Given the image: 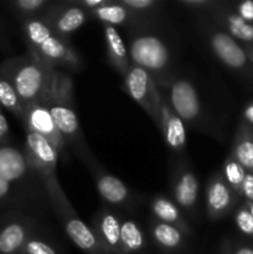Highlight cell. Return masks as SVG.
Returning a JSON list of instances; mask_svg holds the SVG:
<instances>
[{
	"instance_id": "1",
	"label": "cell",
	"mask_w": 253,
	"mask_h": 254,
	"mask_svg": "<svg viewBox=\"0 0 253 254\" xmlns=\"http://www.w3.org/2000/svg\"><path fill=\"white\" fill-rule=\"evenodd\" d=\"M49 109L69 150L86 165L94 159L84 139L73 103V83L64 72L55 69L47 93L41 101Z\"/></svg>"
},
{
	"instance_id": "2",
	"label": "cell",
	"mask_w": 253,
	"mask_h": 254,
	"mask_svg": "<svg viewBox=\"0 0 253 254\" xmlns=\"http://www.w3.org/2000/svg\"><path fill=\"white\" fill-rule=\"evenodd\" d=\"M55 69L32 51L6 59L0 64V71L11 82L24 108L41 102L47 93Z\"/></svg>"
},
{
	"instance_id": "3",
	"label": "cell",
	"mask_w": 253,
	"mask_h": 254,
	"mask_svg": "<svg viewBox=\"0 0 253 254\" xmlns=\"http://www.w3.org/2000/svg\"><path fill=\"white\" fill-rule=\"evenodd\" d=\"M21 30L27 50L54 68L63 67L77 72L83 62L68 40L57 36L40 17L21 20Z\"/></svg>"
},
{
	"instance_id": "4",
	"label": "cell",
	"mask_w": 253,
	"mask_h": 254,
	"mask_svg": "<svg viewBox=\"0 0 253 254\" xmlns=\"http://www.w3.org/2000/svg\"><path fill=\"white\" fill-rule=\"evenodd\" d=\"M44 186L49 203L69 240L86 254H109L101 246L92 227L87 226L77 215L64 193L57 175L46 179V181H44Z\"/></svg>"
},
{
	"instance_id": "5",
	"label": "cell",
	"mask_w": 253,
	"mask_h": 254,
	"mask_svg": "<svg viewBox=\"0 0 253 254\" xmlns=\"http://www.w3.org/2000/svg\"><path fill=\"white\" fill-rule=\"evenodd\" d=\"M128 52L131 64L145 69L158 87L173 78L170 74L173 64L170 47L159 35L151 31L131 32Z\"/></svg>"
},
{
	"instance_id": "6",
	"label": "cell",
	"mask_w": 253,
	"mask_h": 254,
	"mask_svg": "<svg viewBox=\"0 0 253 254\" xmlns=\"http://www.w3.org/2000/svg\"><path fill=\"white\" fill-rule=\"evenodd\" d=\"M0 176L16 188L31 206L40 205L42 198H47L41 179L30 165L24 149L15 143L0 144Z\"/></svg>"
},
{
	"instance_id": "7",
	"label": "cell",
	"mask_w": 253,
	"mask_h": 254,
	"mask_svg": "<svg viewBox=\"0 0 253 254\" xmlns=\"http://www.w3.org/2000/svg\"><path fill=\"white\" fill-rule=\"evenodd\" d=\"M166 94L171 109L185 124L191 127H202L203 109L195 86L189 79L171 78L168 83L158 87Z\"/></svg>"
},
{
	"instance_id": "8",
	"label": "cell",
	"mask_w": 253,
	"mask_h": 254,
	"mask_svg": "<svg viewBox=\"0 0 253 254\" xmlns=\"http://www.w3.org/2000/svg\"><path fill=\"white\" fill-rule=\"evenodd\" d=\"M123 79V88L126 94L150 116L159 128L161 92L150 74L141 67L131 64Z\"/></svg>"
},
{
	"instance_id": "9",
	"label": "cell",
	"mask_w": 253,
	"mask_h": 254,
	"mask_svg": "<svg viewBox=\"0 0 253 254\" xmlns=\"http://www.w3.org/2000/svg\"><path fill=\"white\" fill-rule=\"evenodd\" d=\"M40 227L39 220L29 213L12 211L0 216V254H21Z\"/></svg>"
},
{
	"instance_id": "10",
	"label": "cell",
	"mask_w": 253,
	"mask_h": 254,
	"mask_svg": "<svg viewBox=\"0 0 253 254\" xmlns=\"http://www.w3.org/2000/svg\"><path fill=\"white\" fill-rule=\"evenodd\" d=\"M200 27L205 34L208 46L218 60L228 68L245 71L248 67V57L245 49L232 36L216 26L208 17H200Z\"/></svg>"
},
{
	"instance_id": "11",
	"label": "cell",
	"mask_w": 253,
	"mask_h": 254,
	"mask_svg": "<svg viewBox=\"0 0 253 254\" xmlns=\"http://www.w3.org/2000/svg\"><path fill=\"white\" fill-rule=\"evenodd\" d=\"M198 191L200 184L195 171L185 159H181L173 169L171 192L173 201L178 205L184 216H188L189 220L197 218Z\"/></svg>"
},
{
	"instance_id": "12",
	"label": "cell",
	"mask_w": 253,
	"mask_h": 254,
	"mask_svg": "<svg viewBox=\"0 0 253 254\" xmlns=\"http://www.w3.org/2000/svg\"><path fill=\"white\" fill-rule=\"evenodd\" d=\"M24 129L39 134L42 138L46 139L55 150L57 151L59 156H62L64 161L68 160V146L64 141L63 136L60 133L56 123L52 119L49 109L41 102L29 104L25 107V117L22 122Z\"/></svg>"
},
{
	"instance_id": "13",
	"label": "cell",
	"mask_w": 253,
	"mask_h": 254,
	"mask_svg": "<svg viewBox=\"0 0 253 254\" xmlns=\"http://www.w3.org/2000/svg\"><path fill=\"white\" fill-rule=\"evenodd\" d=\"M40 19L57 35L64 40L88 20H91L89 14L86 10L76 6L68 0H62L60 2H54L47 7L46 11L40 16Z\"/></svg>"
},
{
	"instance_id": "14",
	"label": "cell",
	"mask_w": 253,
	"mask_h": 254,
	"mask_svg": "<svg viewBox=\"0 0 253 254\" xmlns=\"http://www.w3.org/2000/svg\"><path fill=\"white\" fill-rule=\"evenodd\" d=\"M86 166L92 174L98 195L107 205L117 207V206H129L133 202V196L128 186L121 179L104 170L96 158L87 163Z\"/></svg>"
},
{
	"instance_id": "15",
	"label": "cell",
	"mask_w": 253,
	"mask_h": 254,
	"mask_svg": "<svg viewBox=\"0 0 253 254\" xmlns=\"http://www.w3.org/2000/svg\"><path fill=\"white\" fill-rule=\"evenodd\" d=\"M22 149L30 165L36 171L41 181L44 178L56 174L60 156L46 139L25 129V143Z\"/></svg>"
},
{
	"instance_id": "16",
	"label": "cell",
	"mask_w": 253,
	"mask_h": 254,
	"mask_svg": "<svg viewBox=\"0 0 253 254\" xmlns=\"http://www.w3.org/2000/svg\"><path fill=\"white\" fill-rule=\"evenodd\" d=\"M240 196L227 185L221 173L208 179L205 191L206 212L211 221H220L227 216L237 203Z\"/></svg>"
},
{
	"instance_id": "17",
	"label": "cell",
	"mask_w": 253,
	"mask_h": 254,
	"mask_svg": "<svg viewBox=\"0 0 253 254\" xmlns=\"http://www.w3.org/2000/svg\"><path fill=\"white\" fill-rule=\"evenodd\" d=\"M205 12L216 26L227 32L236 41L238 40L246 45L253 44V24L238 16L226 2L215 1V4Z\"/></svg>"
},
{
	"instance_id": "18",
	"label": "cell",
	"mask_w": 253,
	"mask_h": 254,
	"mask_svg": "<svg viewBox=\"0 0 253 254\" xmlns=\"http://www.w3.org/2000/svg\"><path fill=\"white\" fill-rule=\"evenodd\" d=\"M161 92L160 102V129L164 141L171 153L175 155H184L186 148V127L185 123L171 109L165 94Z\"/></svg>"
},
{
	"instance_id": "19",
	"label": "cell",
	"mask_w": 253,
	"mask_h": 254,
	"mask_svg": "<svg viewBox=\"0 0 253 254\" xmlns=\"http://www.w3.org/2000/svg\"><path fill=\"white\" fill-rule=\"evenodd\" d=\"M92 230L102 247L109 254H124L121 242V217L103 207L93 218Z\"/></svg>"
},
{
	"instance_id": "20",
	"label": "cell",
	"mask_w": 253,
	"mask_h": 254,
	"mask_svg": "<svg viewBox=\"0 0 253 254\" xmlns=\"http://www.w3.org/2000/svg\"><path fill=\"white\" fill-rule=\"evenodd\" d=\"M150 210L155 220L179 228L186 236H192L193 230L188 218L170 197L165 195L154 196L150 202Z\"/></svg>"
},
{
	"instance_id": "21",
	"label": "cell",
	"mask_w": 253,
	"mask_h": 254,
	"mask_svg": "<svg viewBox=\"0 0 253 254\" xmlns=\"http://www.w3.org/2000/svg\"><path fill=\"white\" fill-rule=\"evenodd\" d=\"M103 29L109 64L124 77L131 64L128 47L124 44V40L122 39L117 27L111 26V25H103Z\"/></svg>"
},
{
	"instance_id": "22",
	"label": "cell",
	"mask_w": 253,
	"mask_h": 254,
	"mask_svg": "<svg viewBox=\"0 0 253 254\" xmlns=\"http://www.w3.org/2000/svg\"><path fill=\"white\" fill-rule=\"evenodd\" d=\"M149 231L155 245L165 253H176L183 250L188 237L179 228L160 222L155 218L150 221Z\"/></svg>"
},
{
	"instance_id": "23",
	"label": "cell",
	"mask_w": 253,
	"mask_h": 254,
	"mask_svg": "<svg viewBox=\"0 0 253 254\" xmlns=\"http://www.w3.org/2000/svg\"><path fill=\"white\" fill-rule=\"evenodd\" d=\"M231 154L247 173L253 175V129L243 121L238 126Z\"/></svg>"
},
{
	"instance_id": "24",
	"label": "cell",
	"mask_w": 253,
	"mask_h": 254,
	"mask_svg": "<svg viewBox=\"0 0 253 254\" xmlns=\"http://www.w3.org/2000/svg\"><path fill=\"white\" fill-rule=\"evenodd\" d=\"M91 20L101 21L103 25H111V26H119V25H126L131 21H135L136 15L129 11L126 6L121 2V0H109L108 4L94 9L88 12Z\"/></svg>"
},
{
	"instance_id": "25",
	"label": "cell",
	"mask_w": 253,
	"mask_h": 254,
	"mask_svg": "<svg viewBox=\"0 0 253 254\" xmlns=\"http://www.w3.org/2000/svg\"><path fill=\"white\" fill-rule=\"evenodd\" d=\"M121 242L124 254H136L145 250V232L133 218L121 217Z\"/></svg>"
},
{
	"instance_id": "26",
	"label": "cell",
	"mask_w": 253,
	"mask_h": 254,
	"mask_svg": "<svg viewBox=\"0 0 253 254\" xmlns=\"http://www.w3.org/2000/svg\"><path fill=\"white\" fill-rule=\"evenodd\" d=\"M32 206L16 188L0 176V216L12 211L26 212Z\"/></svg>"
},
{
	"instance_id": "27",
	"label": "cell",
	"mask_w": 253,
	"mask_h": 254,
	"mask_svg": "<svg viewBox=\"0 0 253 254\" xmlns=\"http://www.w3.org/2000/svg\"><path fill=\"white\" fill-rule=\"evenodd\" d=\"M51 4V0H9L4 2L6 9L20 20L40 17Z\"/></svg>"
},
{
	"instance_id": "28",
	"label": "cell",
	"mask_w": 253,
	"mask_h": 254,
	"mask_svg": "<svg viewBox=\"0 0 253 254\" xmlns=\"http://www.w3.org/2000/svg\"><path fill=\"white\" fill-rule=\"evenodd\" d=\"M0 107L16 117L22 124L25 117V108L17 96L16 91L12 87L11 82L0 71Z\"/></svg>"
},
{
	"instance_id": "29",
	"label": "cell",
	"mask_w": 253,
	"mask_h": 254,
	"mask_svg": "<svg viewBox=\"0 0 253 254\" xmlns=\"http://www.w3.org/2000/svg\"><path fill=\"white\" fill-rule=\"evenodd\" d=\"M247 171L243 169V166L238 163L235 159L232 154L226 158L225 163L222 165V170H221V175L223 176L227 185L237 193L241 197V192H242V186L245 183V178Z\"/></svg>"
},
{
	"instance_id": "30",
	"label": "cell",
	"mask_w": 253,
	"mask_h": 254,
	"mask_svg": "<svg viewBox=\"0 0 253 254\" xmlns=\"http://www.w3.org/2000/svg\"><path fill=\"white\" fill-rule=\"evenodd\" d=\"M21 254H60L47 238L42 236V227H40L34 235L31 236L27 243L25 245Z\"/></svg>"
},
{
	"instance_id": "31",
	"label": "cell",
	"mask_w": 253,
	"mask_h": 254,
	"mask_svg": "<svg viewBox=\"0 0 253 254\" xmlns=\"http://www.w3.org/2000/svg\"><path fill=\"white\" fill-rule=\"evenodd\" d=\"M235 222L243 235L253 238V216L245 203L236 211Z\"/></svg>"
},
{
	"instance_id": "32",
	"label": "cell",
	"mask_w": 253,
	"mask_h": 254,
	"mask_svg": "<svg viewBox=\"0 0 253 254\" xmlns=\"http://www.w3.org/2000/svg\"><path fill=\"white\" fill-rule=\"evenodd\" d=\"M121 2L129 10V11H131L134 15H136V16H138L140 12L151 11V10H154L159 4H160V2L156 1V0H121Z\"/></svg>"
},
{
	"instance_id": "33",
	"label": "cell",
	"mask_w": 253,
	"mask_h": 254,
	"mask_svg": "<svg viewBox=\"0 0 253 254\" xmlns=\"http://www.w3.org/2000/svg\"><path fill=\"white\" fill-rule=\"evenodd\" d=\"M232 10L242 17L245 21L253 24V1L252 0H245V1H238L231 4Z\"/></svg>"
},
{
	"instance_id": "34",
	"label": "cell",
	"mask_w": 253,
	"mask_h": 254,
	"mask_svg": "<svg viewBox=\"0 0 253 254\" xmlns=\"http://www.w3.org/2000/svg\"><path fill=\"white\" fill-rule=\"evenodd\" d=\"M14 136H12L11 130H10L9 122L6 117L2 113V108L0 107V144H12Z\"/></svg>"
},
{
	"instance_id": "35",
	"label": "cell",
	"mask_w": 253,
	"mask_h": 254,
	"mask_svg": "<svg viewBox=\"0 0 253 254\" xmlns=\"http://www.w3.org/2000/svg\"><path fill=\"white\" fill-rule=\"evenodd\" d=\"M178 2L183 6L189 7L190 10L205 12L215 4V0H179Z\"/></svg>"
},
{
	"instance_id": "36",
	"label": "cell",
	"mask_w": 253,
	"mask_h": 254,
	"mask_svg": "<svg viewBox=\"0 0 253 254\" xmlns=\"http://www.w3.org/2000/svg\"><path fill=\"white\" fill-rule=\"evenodd\" d=\"M68 1L76 5V6L81 7V9L86 10L87 12H89L92 10L98 9V7L108 4L109 0H68Z\"/></svg>"
},
{
	"instance_id": "37",
	"label": "cell",
	"mask_w": 253,
	"mask_h": 254,
	"mask_svg": "<svg viewBox=\"0 0 253 254\" xmlns=\"http://www.w3.org/2000/svg\"><path fill=\"white\" fill-rule=\"evenodd\" d=\"M241 197H245L246 201L253 202V175L247 173L245 178V183L242 186V192H241Z\"/></svg>"
},
{
	"instance_id": "38",
	"label": "cell",
	"mask_w": 253,
	"mask_h": 254,
	"mask_svg": "<svg viewBox=\"0 0 253 254\" xmlns=\"http://www.w3.org/2000/svg\"><path fill=\"white\" fill-rule=\"evenodd\" d=\"M11 44L9 41V37H7L6 32H5L4 27L0 24V51L9 52L11 51Z\"/></svg>"
},
{
	"instance_id": "39",
	"label": "cell",
	"mask_w": 253,
	"mask_h": 254,
	"mask_svg": "<svg viewBox=\"0 0 253 254\" xmlns=\"http://www.w3.org/2000/svg\"><path fill=\"white\" fill-rule=\"evenodd\" d=\"M243 122L253 128V101L250 102L243 109Z\"/></svg>"
},
{
	"instance_id": "40",
	"label": "cell",
	"mask_w": 253,
	"mask_h": 254,
	"mask_svg": "<svg viewBox=\"0 0 253 254\" xmlns=\"http://www.w3.org/2000/svg\"><path fill=\"white\" fill-rule=\"evenodd\" d=\"M232 252L233 254H253V248L250 246H238Z\"/></svg>"
},
{
	"instance_id": "41",
	"label": "cell",
	"mask_w": 253,
	"mask_h": 254,
	"mask_svg": "<svg viewBox=\"0 0 253 254\" xmlns=\"http://www.w3.org/2000/svg\"><path fill=\"white\" fill-rule=\"evenodd\" d=\"M245 51H246V55H247V57H248V61L252 62L253 64V44L246 45Z\"/></svg>"
},
{
	"instance_id": "42",
	"label": "cell",
	"mask_w": 253,
	"mask_h": 254,
	"mask_svg": "<svg viewBox=\"0 0 253 254\" xmlns=\"http://www.w3.org/2000/svg\"><path fill=\"white\" fill-rule=\"evenodd\" d=\"M221 254H233L232 248H231V246L228 245V243H226V246H223L222 251H221Z\"/></svg>"
},
{
	"instance_id": "43",
	"label": "cell",
	"mask_w": 253,
	"mask_h": 254,
	"mask_svg": "<svg viewBox=\"0 0 253 254\" xmlns=\"http://www.w3.org/2000/svg\"><path fill=\"white\" fill-rule=\"evenodd\" d=\"M245 205L247 206L248 210H250V212H251V215L253 216V202H250V201H246Z\"/></svg>"
},
{
	"instance_id": "44",
	"label": "cell",
	"mask_w": 253,
	"mask_h": 254,
	"mask_svg": "<svg viewBox=\"0 0 253 254\" xmlns=\"http://www.w3.org/2000/svg\"><path fill=\"white\" fill-rule=\"evenodd\" d=\"M252 129H253V128H252Z\"/></svg>"
}]
</instances>
